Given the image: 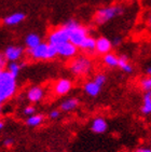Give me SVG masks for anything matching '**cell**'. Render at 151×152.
<instances>
[{"label": "cell", "mask_w": 151, "mask_h": 152, "mask_svg": "<svg viewBox=\"0 0 151 152\" xmlns=\"http://www.w3.org/2000/svg\"><path fill=\"white\" fill-rule=\"evenodd\" d=\"M104 63L108 67H118L119 65V56L114 55L112 53H107L104 55Z\"/></svg>", "instance_id": "obj_20"}, {"label": "cell", "mask_w": 151, "mask_h": 152, "mask_svg": "<svg viewBox=\"0 0 151 152\" xmlns=\"http://www.w3.org/2000/svg\"><path fill=\"white\" fill-rule=\"evenodd\" d=\"M106 80H107V78H106V76H105L104 73H97L95 76V78H94L93 81L95 82L96 84L99 85L100 88H102L103 85L106 83Z\"/></svg>", "instance_id": "obj_22"}, {"label": "cell", "mask_w": 151, "mask_h": 152, "mask_svg": "<svg viewBox=\"0 0 151 152\" xmlns=\"http://www.w3.org/2000/svg\"><path fill=\"white\" fill-rule=\"evenodd\" d=\"M77 48L75 44H73L70 41L68 42H65V43L58 45L56 49H57V54L62 57H65V58H71V57H75L77 55Z\"/></svg>", "instance_id": "obj_7"}, {"label": "cell", "mask_w": 151, "mask_h": 152, "mask_svg": "<svg viewBox=\"0 0 151 152\" xmlns=\"http://www.w3.org/2000/svg\"><path fill=\"white\" fill-rule=\"evenodd\" d=\"M118 67L126 73L133 72V67H132V65L130 64V61H128V58L126 55L119 56V65H118Z\"/></svg>", "instance_id": "obj_17"}, {"label": "cell", "mask_w": 151, "mask_h": 152, "mask_svg": "<svg viewBox=\"0 0 151 152\" xmlns=\"http://www.w3.org/2000/svg\"><path fill=\"white\" fill-rule=\"evenodd\" d=\"M123 13V9L119 6H111L102 8L95 13L94 22L97 25H104L108 23L109 20H113L114 18L119 16Z\"/></svg>", "instance_id": "obj_4"}, {"label": "cell", "mask_w": 151, "mask_h": 152, "mask_svg": "<svg viewBox=\"0 0 151 152\" xmlns=\"http://www.w3.org/2000/svg\"><path fill=\"white\" fill-rule=\"evenodd\" d=\"M25 43H26L27 48L28 49H34L37 45L41 43V38L37 34H29V35L26 36V39H25Z\"/></svg>", "instance_id": "obj_18"}, {"label": "cell", "mask_w": 151, "mask_h": 152, "mask_svg": "<svg viewBox=\"0 0 151 152\" xmlns=\"http://www.w3.org/2000/svg\"><path fill=\"white\" fill-rule=\"evenodd\" d=\"M146 73H147V76L148 77H151V66L150 67L146 68Z\"/></svg>", "instance_id": "obj_31"}, {"label": "cell", "mask_w": 151, "mask_h": 152, "mask_svg": "<svg viewBox=\"0 0 151 152\" xmlns=\"http://www.w3.org/2000/svg\"><path fill=\"white\" fill-rule=\"evenodd\" d=\"M3 126H4V122H3V121L0 119V131L3 129Z\"/></svg>", "instance_id": "obj_32"}, {"label": "cell", "mask_w": 151, "mask_h": 152, "mask_svg": "<svg viewBox=\"0 0 151 152\" xmlns=\"http://www.w3.org/2000/svg\"><path fill=\"white\" fill-rule=\"evenodd\" d=\"M44 121V115L43 114H32L30 117L27 118L26 124L30 127H36L42 124Z\"/></svg>", "instance_id": "obj_19"}, {"label": "cell", "mask_w": 151, "mask_h": 152, "mask_svg": "<svg viewBox=\"0 0 151 152\" xmlns=\"http://www.w3.org/2000/svg\"><path fill=\"white\" fill-rule=\"evenodd\" d=\"M64 26L66 27V29L68 30V34H69V41L73 44H75L76 47H80V44L89 36L87 28L80 25L77 20H68Z\"/></svg>", "instance_id": "obj_3"}, {"label": "cell", "mask_w": 151, "mask_h": 152, "mask_svg": "<svg viewBox=\"0 0 151 152\" xmlns=\"http://www.w3.org/2000/svg\"><path fill=\"white\" fill-rule=\"evenodd\" d=\"M68 41H69V34H68V30L66 29V27L63 25L62 27L53 30L50 34L48 43L57 48L58 45H61V44L65 43V42H68Z\"/></svg>", "instance_id": "obj_6"}, {"label": "cell", "mask_w": 151, "mask_h": 152, "mask_svg": "<svg viewBox=\"0 0 151 152\" xmlns=\"http://www.w3.org/2000/svg\"><path fill=\"white\" fill-rule=\"evenodd\" d=\"M16 91V79L8 70L0 71V106Z\"/></svg>", "instance_id": "obj_1"}, {"label": "cell", "mask_w": 151, "mask_h": 152, "mask_svg": "<svg viewBox=\"0 0 151 152\" xmlns=\"http://www.w3.org/2000/svg\"><path fill=\"white\" fill-rule=\"evenodd\" d=\"M141 112L144 114H150L151 113V102L148 104H142Z\"/></svg>", "instance_id": "obj_26"}, {"label": "cell", "mask_w": 151, "mask_h": 152, "mask_svg": "<svg viewBox=\"0 0 151 152\" xmlns=\"http://www.w3.org/2000/svg\"><path fill=\"white\" fill-rule=\"evenodd\" d=\"M112 45H119L120 43H121V38H119V37H117V38H114L112 41Z\"/></svg>", "instance_id": "obj_29"}, {"label": "cell", "mask_w": 151, "mask_h": 152, "mask_svg": "<svg viewBox=\"0 0 151 152\" xmlns=\"http://www.w3.org/2000/svg\"><path fill=\"white\" fill-rule=\"evenodd\" d=\"M79 106V99L78 98H75V97H71V98H68V99H65L64 102H62L61 106H59V109L62 111L68 112L71 111L73 109H76Z\"/></svg>", "instance_id": "obj_15"}, {"label": "cell", "mask_w": 151, "mask_h": 152, "mask_svg": "<svg viewBox=\"0 0 151 152\" xmlns=\"http://www.w3.org/2000/svg\"><path fill=\"white\" fill-rule=\"evenodd\" d=\"M3 54L8 61H18L24 54V49L18 45H10L7 48Z\"/></svg>", "instance_id": "obj_8"}, {"label": "cell", "mask_w": 151, "mask_h": 152, "mask_svg": "<svg viewBox=\"0 0 151 152\" xmlns=\"http://www.w3.org/2000/svg\"><path fill=\"white\" fill-rule=\"evenodd\" d=\"M7 61H7L4 54L0 53V71L4 70V68L7 67Z\"/></svg>", "instance_id": "obj_25"}, {"label": "cell", "mask_w": 151, "mask_h": 152, "mask_svg": "<svg viewBox=\"0 0 151 152\" xmlns=\"http://www.w3.org/2000/svg\"><path fill=\"white\" fill-rule=\"evenodd\" d=\"M83 88H84L85 93L91 97L97 96V95L99 94V92H100V86L96 84L94 81L86 82V83L84 84V86H83Z\"/></svg>", "instance_id": "obj_16"}, {"label": "cell", "mask_w": 151, "mask_h": 152, "mask_svg": "<svg viewBox=\"0 0 151 152\" xmlns=\"http://www.w3.org/2000/svg\"><path fill=\"white\" fill-rule=\"evenodd\" d=\"M59 115H61V111L57 110V109H54V110H52V111H50V113H49L50 119H52V120H56V119H58Z\"/></svg>", "instance_id": "obj_27"}, {"label": "cell", "mask_w": 151, "mask_h": 152, "mask_svg": "<svg viewBox=\"0 0 151 152\" xmlns=\"http://www.w3.org/2000/svg\"><path fill=\"white\" fill-rule=\"evenodd\" d=\"M148 23L151 25V15H150V18H149V20H148Z\"/></svg>", "instance_id": "obj_33"}, {"label": "cell", "mask_w": 151, "mask_h": 152, "mask_svg": "<svg viewBox=\"0 0 151 152\" xmlns=\"http://www.w3.org/2000/svg\"><path fill=\"white\" fill-rule=\"evenodd\" d=\"M111 48H112V42L106 37H99L96 39V52L99 54H107L110 53Z\"/></svg>", "instance_id": "obj_10"}, {"label": "cell", "mask_w": 151, "mask_h": 152, "mask_svg": "<svg viewBox=\"0 0 151 152\" xmlns=\"http://www.w3.org/2000/svg\"><path fill=\"white\" fill-rule=\"evenodd\" d=\"M107 129H108V124L104 118H95L92 121V124H91L92 132L96 133V134H103V133H105L107 131Z\"/></svg>", "instance_id": "obj_13"}, {"label": "cell", "mask_w": 151, "mask_h": 152, "mask_svg": "<svg viewBox=\"0 0 151 152\" xmlns=\"http://www.w3.org/2000/svg\"><path fill=\"white\" fill-rule=\"evenodd\" d=\"M35 112H36L35 106H32V105L26 106L23 110V113L25 114V115H28V117H30V115H32V114H35Z\"/></svg>", "instance_id": "obj_24"}, {"label": "cell", "mask_w": 151, "mask_h": 152, "mask_svg": "<svg viewBox=\"0 0 151 152\" xmlns=\"http://www.w3.org/2000/svg\"><path fill=\"white\" fill-rule=\"evenodd\" d=\"M135 152H151V149H148V148H140V149H137Z\"/></svg>", "instance_id": "obj_30"}, {"label": "cell", "mask_w": 151, "mask_h": 152, "mask_svg": "<svg viewBox=\"0 0 151 152\" xmlns=\"http://www.w3.org/2000/svg\"><path fill=\"white\" fill-rule=\"evenodd\" d=\"M70 71L75 75V76L82 77L85 76L90 72L92 69V63L86 56H77L73 58V61L69 65Z\"/></svg>", "instance_id": "obj_5"}, {"label": "cell", "mask_w": 151, "mask_h": 152, "mask_svg": "<svg viewBox=\"0 0 151 152\" xmlns=\"http://www.w3.org/2000/svg\"><path fill=\"white\" fill-rule=\"evenodd\" d=\"M44 96L43 88L40 86H32L27 92V99L30 102H40Z\"/></svg>", "instance_id": "obj_12"}, {"label": "cell", "mask_w": 151, "mask_h": 152, "mask_svg": "<svg viewBox=\"0 0 151 152\" xmlns=\"http://www.w3.org/2000/svg\"><path fill=\"white\" fill-rule=\"evenodd\" d=\"M26 18V15L22 13V12H16L13 14H10L8 16L3 18V24L7 26H14V25H18Z\"/></svg>", "instance_id": "obj_11"}, {"label": "cell", "mask_w": 151, "mask_h": 152, "mask_svg": "<svg viewBox=\"0 0 151 152\" xmlns=\"http://www.w3.org/2000/svg\"><path fill=\"white\" fill-rule=\"evenodd\" d=\"M79 48L86 53H93L94 51H96V39L87 36Z\"/></svg>", "instance_id": "obj_14"}, {"label": "cell", "mask_w": 151, "mask_h": 152, "mask_svg": "<svg viewBox=\"0 0 151 152\" xmlns=\"http://www.w3.org/2000/svg\"><path fill=\"white\" fill-rule=\"evenodd\" d=\"M23 67V64H20L18 61H10L8 66H7V70L11 73L12 76L14 77L15 79L18 78V76L20 75V71Z\"/></svg>", "instance_id": "obj_21"}, {"label": "cell", "mask_w": 151, "mask_h": 152, "mask_svg": "<svg viewBox=\"0 0 151 152\" xmlns=\"http://www.w3.org/2000/svg\"><path fill=\"white\" fill-rule=\"evenodd\" d=\"M14 143V139L13 138H7L3 140V146L4 147H11Z\"/></svg>", "instance_id": "obj_28"}, {"label": "cell", "mask_w": 151, "mask_h": 152, "mask_svg": "<svg viewBox=\"0 0 151 152\" xmlns=\"http://www.w3.org/2000/svg\"><path fill=\"white\" fill-rule=\"evenodd\" d=\"M27 54L30 58L36 59V61L53 59L58 55L57 49L50 43H45V42H41L39 45H37L34 49H27Z\"/></svg>", "instance_id": "obj_2"}, {"label": "cell", "mask_w": 151, "mask_h": 152, "mask_svg": "<svg viewBox=\"0 0 151 152\" xmlns=\"http://www.w3.org/2000/svg\"><path fill=\"white\" fill-rule=\"evenodd\" d=\"M141 88L145 92L147 91H151V77H148V78H145V79L141 80Z\"/></svg>", "instance_id": "obj_23"}, {"label": "cell", "mask_w": 151, "mask_h": 152, "mask_svg": "<svg viewBox=\"0 0 151 152\" xmlns=\"http://www.w3.org/2000/svg\"><path fill=\"white\" fill-rule=\"evenodd\" d=\"M73 88V83L69 79H59L55 84H54V93L57 96H64L71 91Z\"/></svg>", "instance_id": "obj_9"}]
</instances>
